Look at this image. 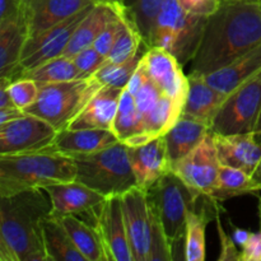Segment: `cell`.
<instances>
[{
	"label": "cell",
	"instance_id": "obj_21",
	"mask_svg": "<svg viewBox=\"0 0 261 261\" xmlns=\"http://www.w3.org/2000/svg\"><path fill=\"white\" fill-rule=\"evenodd\" d=\"M120 7L121 4L97 2L74 31L63 56L71 59L84 48L93 46L94 41L106 28L110 20L119 14Z\"/></svg>",
	"mask_w": 261,
	"mask_h": 261
},
{
	"label": "cell",
	"instance_id": "obj_41",
	"mask_svg": "<svg viewBox=\"0 0 261 261\" xmlns=\"http://www.w3.org/2000/svg\"><path fill=\"white\" fill-rule=\"evenodd\" d=\"M20 0H0V24L19 14Z\"/></svg>",
	"mask_w": 261,
	"mask_h": 261
},
{
	"label": "cell",
	"instance_id": "obj_33",
	"mask_svg": "<svg viewBox=\"0 0 261 261\" xmlns=\"http://www.w3.org/2000/svg\"><path fill=\"white\" fill-rule=\"evenodd\" d=\"M148 47L142 48V50L138 53V55H135L134 58L130 59L129 61L122 64H114L109 63L106 60V63L93 74V78L98 82L101 86H110V87H117V88H125L129 83L130 78L133 76V74L135 73L137 68L139 66L140 59H142L143 54L147 50Z\"/></svg>",
	"mask_w": 261,
	"mask_h": 261
},
{
	"label": "cell",
	"instance_id": "obj_4",
	"mask_svg": "<svg viewBox=\"0 0 261 261\" xmlns=\"http://www.w3.org/2000/svg\"><path fill=\"white\" fill-rule=\"evenodd\" d=\"M76 168L75 181L109 198L122 195L137 186L127 147L117 142L89 154L71 157Z\"/></svg>",
	"mask_w": 261,
	"mask_h": 261
},
{
	"label": "cell",
	"instance_id": "obj_23",
	"mask_svg": "<svg viewBox=\"0 0 261 261\" xmlns=\"http://www.w3.org/2000/svg\"><path fill=\"white\" fill-rule=\"evenodd\" d=\"M189 92L184 105L182 114L204 121L209 126L223 105L227 94L213 88L205 82L203 75L189 73Z\"/></svg>",
	"mask_w": 261,
	"mask_h": 261
},
{
	"label": "cell",
	"instance_id": "obj_39",
	"mask_svg": "<svg viewBox=\"0 0 261 261\" xmlns=\"http://www.w3.org/2000/svg\"><path fill=\"white\" fill-rule=\"evenodd\" d=\"M217 223H218V233L219 240H221V255H219V261H226V260H234L240 261V251L237 249V245L232 240L231 236L223 231L221 226V221H219V216L217 214L216 217Z\"/></svg>",
	"mask_w": 261,
	"mask_h": 261
},
{
	"label": "cell",
	"instance_id": "obj_29",
	"mask_svg": "<svg viewBox=\"0 0 261 261\" xmlns=\"http://www.w3.org/2000/svg\"><path fill=\"white\" fill-rule=\"evenodd\" d=\"M165 2L166 0H122L121 3L125 18L137 28L148 48L155 18Z\"/></svg>",
	"mask_w": 261,
	"mask_h": 261
},
{
	"label": "cell",
	"instance_id": "obj_44",
	"mask_svg": "<svg viewBox=\"0 0 261 261\" xmlns=\"http://www.w3.org/2000/svg\"><path fill=\"white\" fill-rule=\"evenodd\" d=\"M232 240L234 241V244L237 245V247H242L245 244H246V241L249 240L250 234H251V232H249L247 229H244V228H239V227H232Z\"/></svg>",
	"mask_w": 261,
	"mask_h": 261
},
{
	"label": "cell",
	"instance_id": "obj_50",
	"mask_svg": "<svg viewBox=\"0 0 261 261\" xmlns=\"http://www.w3.org/2000/svg\"><path fill=\"white\" fill-rule=\"evenodd\" d=\"M242 2H259V0H242Z\"/></svg>",
	"mask_w": 261,
	"mask_h": 261
},
{
	"label": "cell",
	"instance_id": "obj_26",
	"mask_svg": "<svg viewBox=\"0 0 261 261\" xmlns=\"http://www.w3.org/2000/svg\"><path fill=\"white\" fill-rule=\"evenodd\" d=\"M59 221L70 236L74 246L76 247L86 261H109L106 250L94 226L75 216L59 217Z\"/></svg>",
	"mask_w": 261,
	"mask_h": 261
},
{
	"label": "cell",
	"instance_id": "obj_11",
	"mask_svg": "<svg viewBox=\"0 0 261 261\" xmlns=\"http://www.w3.org/2000/svg\"><path fill=\"white\" fill-rule=\"evenodd\" d=\"M56 130L32 115H22L0 126V155L37 152L50 147Z\"/></svg>",
	"mask_w": 261,
	"mask_h": 261
},
{
	"label": "cell",
	"instance_id": "obj_46",
	"mask_svg": "<svg viewBox=\"0 0 261 261\" xmlns=\"http://www.w3.org/2000/svg\"><path fill=\"white\" fill-rule=\"evenodd\" d=\"M251 177H252V180L255 181V184H256V185L261 189V158L259 161V165H257V167L255 168V171L252 172Z\"/></svg>",
	"mask_w": 261,
	"mask_h": 261
},
{
	"label": "cell",
	"instance_id": "obj_15",
	"mask_svg": "<svg viewBox=\"0 0 261 261\" xmlns=\"http://www.w3.org/2000/svg\"><path fill=\"white\" fill-rule=\"evenodd\" d=\"M93 226L101 237L109 261H134L125 226L121 195L105 199Z\"/></svg>",
	"mask_w": 261,
	"mask_h": 261
},
{
	"label": "cell",
	"instance_id": "obj_22",
	"mask_svg": "<svg viewBox=\"0 0 261 261\" xmlns=\"http://www.w3.org/2000/svg\"><path fill=\"white\" fill-rule=\"evenodd\" d=\"M261 70V45L240 58L234 59L232 63L216 71L205 74L203 78L213 88L228 96L231 92L239 88L241 84L249 81L251 76Z\"/></svg>",
	"mask_w": 261,
	"mask_h": 261
},
{
	"label": "cell",
	"instance_id": "obj_14",
	"mask_svg": "<svg viewBox=\"0 0 261 261\" xmlns=\"http://www.w3.org/2000/svg\"><path fill=\"white\" fill-rule=\"evenodd\" d=\"M140 65L153 83L165 96L184 107L189 92L188 75L177 59L162 47H149L144 51Z\"/></svg>",
	"mask_w": 261,
	"mask_h": 261
},
{
	"label": "cell",
	"instance_id": "obj_38",
	"mask_svg": "<svg viewBox=\"0 0 261 261\" xmlns=\"http://www.w3.org/2000/svg\"><path fill=\"white\" fill-rule=\"evenodd\" d=\"M185 12L200 17H211L221 8L223 0H177Z\"/></svg>",
	"mask_w": 261,
	"mask_h": 261
},
{
	"label": "cell",
	"instance_id": "obj_49",
	"mask_svg": "<svg viewBox=\"0 0 261 261\" xmlns=\"http://www.w3.org/2000/svg\"><path fill=\"white\" fill-rule=\"evenodd\" d=\"M259 216H260V222H261V198H260V201H259Z\"/></svg>",
	"mask_w": 261,
	"mask_h": 261
},
{
	"label": "cell",
	"instance_id": "obj_19",
	"mask_svg": "<svg viewBox=\"0 0 261 261\" xmlns=\"http://www.w3.org/2000/svg\"><path fill=\"white\" fill-rule=\"evenodd\" d=\"M119 142L112 130L107 129H66L56 132L47 149L74 157L98 152Z\"/></svg>",
	"mask_w": 261,
	"mask_h": 261
},
{
	"label": "cell",
	"instance_id": "obj_24",
	"mask_svg": "<svg viewBox=\"0 0 261 261\" xmlns=\"http://www.w3.org/2000/svg\"><path fill=\"white\" fill-rule=\"evenodd\" d=\"M27 40V30L20 14L0 24V78L20 76V55Z\"/></svg>",
	"mask_w": 261,
	"mask_h": 261
},
{
	"label": "cell",
	"instance_id": "obj_20",
	"mask_svg": "<svg viewBox=\"0 0 261 261\" xmlns=\"http://www.w3.org/2000/svg\"><path fill=\"white\" fill-rule=\"evenodd\" d=\"M122 89L124 88L102 86L71 121L69 129L111 130Z\"/></svg>",
	"mask_w": 261,
	"mask_h": 261
},
{
	"label": "cell",
	"instance_id": "obj_25",
	"mask_svg": "<svg viewBox=\"0 0 261 261\" xmlns=\"http://www.w3.org/2000/svg\"><path fill=\"white\" fill-rule=\"evenodd\" d=\"M208 134H211L208 124L189 115H181L177 122L163 135L171 162H176L189 154Z\"/></svg>",
	"mask_w": 261,
	"mask_h": 261
},
{
	"label": "cell",
	"instance_id": "obj_18",
	"mask_svg": "<svg viewBox=\"0 0 261 261\" xmlns=\"http://www.w3.org/2000/svg\"><path fill=\"white\" fill-rule=\"evenodd\" d=\"M212 135L222 166L240 168L252 175L261 158V140L254 132L232 135L212 133Z\"/></svg>",
	"mask_w": 261,
	"mask_h": 261
},
{
	"label": "cell",
	"instance_id": "obj_43",
	"mask_svg": "<svg viewBox=\"0 0 261 261\" xmlns=\"http://www.w3.org/2000/svg\"><path fill=\"white\" fill-rule=\"evenodd\" d=\"M24 115V112L22 110L17 109V107H8V109H0V126L5 122L10 121L13 119H17V117Z\"/></svg>",
	"mask_w": 261,
	"mask_h": 261
},
{
	"label": "cell",
	"instance_id": "obj_28",
	"mask_svg": "<svg viewBox=\"0 0 261 261\" xmlns=\"http://www.w3.org/2000/svg\"><path fill=\"white\" fill-rule=\"evenodd\" d=\"M261 189L255 184L250 173L240 168L221 165L217 185L208 198L216 201H226L231 198L256 194Z\"/></svg>",
	"mask_w": 261,
	"mask_h": 261
},
{
	"label": "cell",
	"instance_id": "obj_2",
	"mask_svg": "<svg viewBox=\"0 0 261 261\" xmlns=\"http://www.w3.org/2000/svg\"><path fill=\"white\" fill-rule=\"evenodd\" d=\"M51 201L43 188L0 196V233L17 261H46L43 221Z\"/></svg>",
	"mask_w": 261,
	"mask_h": 261
},
{
	"label": "cell",
	"instance_id": "obj_32",
	"mask_svg": "<svg viewBox=\"0 0 261 261\" xmlns=\"http://www.w3.org/2000/svg\"><path fill=\"white\" fill-rule=\"evenodd\" d=\"M111 130L117 137L119 142L124 144L143 133L142 121L135 106L134 96L127 91L126 87L122 89L120 96L119 107Z\"/></svg>",
	"mask_w": 261,
	"mask_h": 261
},
{
	"label": "cell",
	"instance_id": "obj_48",
	"mask_svg": "<svg viewBox=\"0 0 261 261\" xmlns=\"http://www.w3.org/2000/svg\"><path fill=\"white\" fill-rule=\"evenodd\" d=\"M99 2H106V3H115V4H121L122 0H99Z\"/></svg>",
	"mask_w": 261,
	"mask_h": 261
},
{
	"label": "cell",
	"instance_id": "obj_3",
	"mask_svg": "<svg viewBox=\"0 0 261 261\" xmlns=\"http://www.w3.org/2000/svg\"><path fill=\"white\" fill-rule=\"evenodd\" d=\"M76 168L69 155L50 149L0 155V196L75 180Z\"/></svg>",
	"mask_w": 261,
	"mask_h": 261
},
{
	"label": "cell",
	"instance_id": "obj_40",
	"mask_svg": "<svg viewBox=\"0 0 261 261\" xmlns=\"http://www.w3.org/2000/svg\"><path fill=\"white\" fill-rule=\"evenodd\" d=\"M240 261H261V229L250 234L246 244L240 250Z\"/></svg>",
	"mask_w": 261,
	"mask_h": 261
},
{
	"label": "cell",
	"instance_id": "obj_47",
	"mask_svg": "<svg viewBox=\"0 0 261 261\" xmlns=\"http://www.w3.org/2000/svg\"><path fill=\"white\" fill-rule=\"evenodd\" d=\"M254 133L256 134L257 139L261 140V112H260V116H259V120H257V124L256 126H255V130Z\"/></svg>",
	"mask_w": 261,
	"mask_h": 261
},
{
	"label": "cell",
	"instance_id": "obj_31",
	"mask_svg": "<svg viewBox=\"0 0 261 261\" xmlns=\"http://www.w3.org/2000/svg\"><path fill=\"white\" fill-rule=\"evenodd\" d=\"M20 76L31 78L37 83H58V82H68L74 79L87 78L76 65L73 59L65 56H58L36 68L22 71ZM19 76V78H20Z\"/></svg>",
	"mask_w": 261,
	"mask_h": 261
},
{
	"label": "cell",
	"instance_id": "obj_8",
	"mask_svg": "<svg viewBox=\"0 0 261 261\" xmlns=\"http://www.w3.org/2000/svg\"><path fill=\"white\" fill-rule=\"evenodd\" d=\"M261 112V70L224 99L211 125L219 135L242 134L255 130Z\"/></svg>",
	"mask_w": 261,
	"mask_h": 261
},
{
	"label": "cell",
	"instance_id": "obj_17",
	"mask_svg": "<svg viewBox=\"0 0 261 261\" xmlns=\"http://www.w3.org/2000/svg\"><path fill=\"white\" fill-rule=\"evenodd\" d=\"M127 153L137 186L143 190H147L158 178L171 172L172 162L168 155L165 137L155 138L138 147H127Z\"/></svg>",
	"mask_w": 261,
	"mask_h": 261
},
{
	"label": "cell",
	"instance_id": "obj_16",
	"mask_svg": "<svg viewBox=\"0 0 261 261\" xmlns=\"http://www.w3.org/2000/svg\"><path fill=\"white\" fill-rule=\"evenodd\" d=\"M99 0H20L19 14L27 37L35 36Z\"/></svg>",
	"mask_w": 261,
	"mask_h": 261
},
{
	"label": "cell",
	"instance_id": "obj_34",
	"mask_svg": "<svg viewBox=\"0 0 261 261\" xmlns=\"http://www.w3.org/2000/svg\"><path fill=\"white\" fill-rule=\"evenodd\" d=\"M147 47L143 42V38L137 28L126 19L124 30L117 37L116 42L112 46L111 51L107 55V61L114 64H122L138 55L142 48Z\"/></svg>",
	"mask_w": 261,
	"mask_h": 261
},
{
	"label": "cell",
	"instance_id": "obj_42",
	"mask_svg": "<svg viewBox=\"0 0 261 261\" xmlns=\"http://www.w3.org/2000/svg\"><path fill=\"white\" fill-rule=\"evenodd\" d=\"M13 81L14 79L10 78V76H3V78H0V109L15 107L9 96V86Z\"/></svg>",
	"mask_w": 261,
	"mask_h": 261
},
{
	"label": "cell",
	"instance_id": "obj_10",
	"mask_svg": "<svg viewBox=\"0 0 261 261\" xmlns=\"http://www.w3.org/2000/svg\"><path fill=\"white\" fill-rule=\"evenodd\" d=\"M94 4L89 5L82 12L71 15L68 19L37 33V35L27 37L24 46H23L22 55H20L22 71L30 70V69L36 68L51 59L63 55L74 31L76 30L79 23L83 20V18Z\"/></svg>",
	"mask_w": 261,
	"mask_h": 261
},
{
	"label": "cell",
	"instance_id": "obj_51",
	"mask_svg": "<svg viewBox=\"0 0 261 261\" xmlns=\"http://www.w3.org/2000/svg\"><path fill=\"white\" fill-rule=\"evenodd\" d=\"M259 3H260V5H261V0H259Z\"/></svg>",
	"mask_w": 261,
	"mask_h": 261
},
{
	"label": "cell",
	"instance_id": "obj_36",
	"mask_svg": "<svg viewBox=\"0 0 261 261\" xmlns=\"http://www.w3.org/2000/svg\"><path fill=\"white\" fill-rule=\"evenodd\" d=\"M125 22H126V18H125L124 13H122V7H120L119 14L114 18V19L110 20L109 24L106 25L103 31L101 32V35L97 37V40L94 41L93 47L98 51L99 54H102L103 56L109 55V53L111 51L112 46L116 42L117 37L120 36V33L124 30Z\"/></svg>",
	"mask_w": 261,
	"mask_h": 261
},
{
	"label": "cell",
	"instance_id": "obj_37",
	"mask_svg": "<svg viewBox=\"0 0 261 261\" xmlns=\"http://www.w3.org/2000/svg\"><path fill=\"white\" fill-rule=\"evenodd\" d=\"M73 61L76 68L87 76H92L105 63H106V56L99 54L93 46L82 50L81 53L73 56Z\"/></svg>",
	"mask_w": 261,
	"mask_h": 261
},
{
	"label": "cell",
	"instance_id": "obj_9",
	"mask_svg": "<svg viewBox=\"0 0 261 261\" xmlns=\"http://www.w3.org/2000/svg\"><path fill=\"white\" fill-rule=\"evenodd\" d=\"M219 168L221 162L212 133L189 154L171 165V171L201 196H209L216 188Z\"/></svg>",
	"mask_w": 261,
	"mask_h": 261
},
{
	"label": "cell",
	"instance_id": "obj_45",
	"mask_svg": "<svg viewBox=\"0 0 261 261\" xmlns=\"http://www.w3.org/2000/svg\"><path fill=\"white\" fill-rule=\"evenodd\" d=\"M0 261H17L12 250L9 249L7 242L3 239L2 233H0Z\"/></svg>",
	"mask_w": 261,
	"mask_h": 261
},
{
	"label": "cell",
	"instance_id": "obj_27",
	"mask_svg": "<svg viewBox=\"0 0 261 261\" xmlns=\"http://www.w3.org/2000/svg\"><path fill=\"white\" fill-rule=\"evenodd\" d=\"M46 261H86L59 218L48 216L42 226Z\"/></svg>",
	"mask_w": 261,
	"mask_h": 261
},
{
	"label": "cell",
	"instance_id": "obj_35",
	"mask_svg": "<svg viewBox=\"0 0 261 261\" xmlns=\"http://www.w3.org/2000/svg\"><path fill=\"white\" fill-rule=\"evenodd\" d=\"M38 93H40V84L25 76L14 79L9 86V96L13 105L22 111L35 103Z\"/></svg>",
	"mask_w": 261,
	"mask_h": 261
},
{
	"label": "cell",
	"instance_id": "obj_12",
	"mask_svg": "<svg viewBox=\"0 0 261 261\" xmlns=\"http://www.w3.org/2000/svg\"><path fill=\"white\" fill-rule=\"evenodd\" d=\"M51 201L50 216H75L93 226L97 212L106 196L78 181L51 184L43 188Z\"/></svg>",
	"mask_w": 261,
	"mask_h": 261
},
{
	"label": "cell",
	"instance_id": "obj_6",
	"mask_svg": "<svg viewBox=\"0 0 261 261\" xmlns=\"http://www.w3.org/2000/svg\"><path fill=\"white\" fill-rule=\"evenodd\" d=\"M101 87L93 76L58 83H41L36 102L23 112L43 120L59 132L69 127Z\"/></svg>",
	"mask_w": 261,
	"mask_h": 261
},
{
	"label": "cell",
	"instance_id": "obj_13",
	"mask_svg": "<svg viewBox=\"0 0 261 261\" xmlns=\"http://www.w3.org/2000/svg\"><path fill=\"white\" fill-rule=\"evenodd\" d=\"M121 201L125 226L134 261H149L153 218L148 204L147 191L135 186L122 194Z\"/></svg>",
	"mask_w": 261,
	"mask_h": 261
},
{
	"label": "cell",
	"instance_id": "obj_5",
	"mask_svg": "<svg viewBox=\"0 0 261 261\" xmlns=\"http://www.w3.org/2000/svg\"><path fill=\"white\" fill-rule=\"evenodd\" d=\"M145 191L150 212L162 226L176 259V250L185 240L188 212L195 208L198 199L203 196L189 188L172 171L158 178Z\"/></svg>",
	"mask_w": 261,
	"mask_h": 261
},
{
	"label": "cell",
	"instance_id": "obj_1",
	"mask_svg": "<svg viewBox=\"0 0 261 261\" xmlns=\"http://www.w3.org/2000/svg\"><path fill=\"white\" fill-rule=\"evenodd\" d=\"M259 45L260 3L223 0L221 8L206 19L190 73L205 75L218 70Z\"/></svg>",
	"mask_w": 261,
	"mask_h": 261
},
{
	"label": "cell",
	"instance_id": "obj_30",
	"mask_svg": "<svg viewBox=\"0 0 261 261\" xmlns=\"http://www.w3.org/2000/svg\"><path fill=\"white\" fill-rule=\"evenodd\" d=\"M206 208L196 212L190 209L186 216L185 240H184V259L186 261L205 260V227L211 217Z\"/></svg>",
	"mask_w": 261,
	"mask_h": 261
},
{
	"label": "cell",
	"instance_id": "obj_7",
	"mask_svg": "<svg viewBox=\"0 0 261 261\" xmlns=\"http://www.w3.org/2000/svg\"><path fill=\"white\" fill-rule=\"evenodd\" d=\"M208 18L185 12L177 0H166L155 18L149 47H162L181 65L193 60Z\"/></svg>",
	"mask_w": 261,
	"mask_h": 261
}]
</instances>
